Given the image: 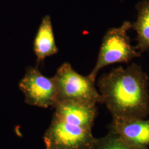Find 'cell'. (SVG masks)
<instances>
[{
	"mask_svg": "<svg viewBox=\"0 0 149 149\" xmlns=\"http://www.w3.org/2000/svg\"><path fill=\"white\" fill-rule=\"evenodd\" d=\"M149 77L141 66L132 63L102 74L99 92L113 119H146L149 115Z\"/></svg>",
	"mask_w": 149,
	"mask_h": 149,
	"instance_id": "1",
	"label": "cell"
},
{
	"mask_svg": "<svg viewBox=\"0 0 149 149\" xmlns=\"http://www.w3.org/2000/svg\"><path fill=\"white\" fill-rule=\"evenodd\" d=\"M132 23L124 22L119 27L109 28L102 41L96 65L89 76L96 80L98 72L104 67L115 63H129L141 56V54L130 42L128 32Z\"/></svg>",
	"mask_w": 149,
	"mask_h": 149,
	"instance_id": "2",
	"label": "cell"
},
{
	"mask_svg": "<svg viewBox=\"0 0 149 149\" xmlns=\"http://www.w3.org/2000/svg\"><path fill=\"white\" fill-rule=\"evenodd\" d=\"M58 102L74 101L92 104H103V99L96 87V80L76 72L69 63H64L53 76Z\"/></svg>",
	"mask_w": 149,
	"mask_h": 149,
	"instance_id": "3",
	"label": "cell"
},
{
	"mask_svg": "<svg viewBox=\"0 0 149 149\" xmlns=\"http://www.w3.org/2000/svg\"><path fill=\"white\" fill-rule=\"evenodd\" d=\"M43 140L45 149H91L97 138L92 129L64 122L53 116Z\"/></svg>",
	"mask_w": 149,
	"mask_h": 149,
	"instance_id": "4",
	"label": "cell"
},
{
	"mask_svg": "<svg viewBox=\"0 0 149 149\" xmlns=\"http://www.w3.org/2000/svg\"><path fill=\"white\" fill-rule=\"evenodd\" d=\"M19 88L24 96L25 103L43 108L53 107L58 102L56 85L53 77H48L37 66H28L19 82Z\"/></svg>",
	"mask_w": 149,
	"mask_h": 149,
	"instance_id": "5",
	"label": "cell"
},
{
	"mask_svg": "<svg viewBox=\"0 0 149 149\" xmlns=\"http://www.w3.org/2000/svg\"><path fill=\"white\" fill-rule=\"evenodd\" d=\"M53 116L76 126L92 129L98 116L97 104L74 101H59L54 107Z\"/></svg>",
	"mask_w": 149,
	"mask_h": 149,
	"instance_id": "6",
	"label": "cell"
},
{
	"mask_svg": "<svg viewBox=\"0 0 149 149\" xmlns=\"http://www.w3.org/2000/svg\"><path fill=\"white\" fill-rule=\"evenodd\" d=\"M109 130L134 146H149V119H113Z\"/></svg>",
	"mask_w": 149,
	"mask_h": 149,
	"instance_id": "7",
	"label": "cell"
},
{
	"mask_svg": "<svg viewBox=\"0 0 149 149\" xmlns=\"http://www.w3.org/2000/svg\"><path fill=\"white\" fill-rule=\"evenodd\" d=\"M33 51L38 63H42L49 56L58 53L51 17L44 16L38 28L33 42Z\"/></svg>",
	"mask_w": 149,
	"mask_h": 149,
	"instance_id": "8",
	"label": "cell"
},
{
	"mask_svg": "<svg viewBox=\"0 0 149 149\" xmlns=\"http://www.w3.org/2000/svg\"><path fill=\"white\" fill-rule=\"evenodd\" d=\"M138 16L132 23V28L136 33V49L140 53L149 49V0L142 1L136 5Z\"/></svg>",
	"mask_w": 149,
	"mask_h": 149,
	"instance_id": "9",
	"label": "cell"
},
{
	"mask_svg": "<svg viewBox=\"0 0 149 149\" xmlns=\"http://www.w3.org/2000/svg\"><path fill=\"white\" fill-rule=\"evenodd\" d=\"M91 149H149L134 146L125 141L117 134L109 130L108 133L101 138H97Z\"/></svg>",
	"mask_w": 149,
	"mask_h": 149,
	"instance_id": "10",
	"label": "cell"
}]
</instances>
